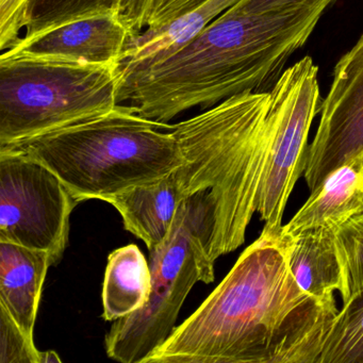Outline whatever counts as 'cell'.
<instances>
[{
    "label": "cell",
    "instance_id": "cell-8",
    "mask_svg": "<svg viewBox=\"0 0 363 363\" xmlns=\"http://www.w3.org/2000/svg\"><path fill=\"white\" fill-rule=\"evenodd\" d=\"M318 69L303 57L284 69L269 91V110L275 123V150L269 182V211L262 231L281 233L289 197L305 172L308 138L320 112Z\"/></svg>",
    "mask_w": 363,
    "mask_h": 363
},
{
    "label": "cell",
    "instance_id": "cell-20",
    "mask_svg": "<svg viewBox=\"0 0 363 363\" xmlns=\"http://www.w3.org/2000/svg\"><path fill=\"white\" fill-rule=\"evenodd\" d=\"M41 352L5 308L0 306V363H40Z\"/></svg>",
    "mask_w": 363,
    "mask_h": 363
},
{
    "label": "cell",
    "instance_id": "cell-9",
    "mask_svg": "<svg viewBox=\"0 0 363 363\" xmlns=\"http://www.w3.org/2000/svg\"><path fill=\"white\" fill-rule=\"evenodd\" d=\"M320 112L303 172L311 192L331 172L363 152V35L335 65Z\"/></svg>",
    "mask_w": 363,
    "mask_h": 363
},
{
    "label": "cell",
    "instance_id": "cell-10",
    "mask_svg": "<svg viewBox=\"0 0 363 363\" xmlns=\"http://www.w3.org/2000/svg\"><path fill=\"white\" fill-rule=\"evenodd\" d=\"M130 37L118 14H101L73 21L29 41L18 40L4 52L118 65Z\"/></svg>",
    "mask_w": 363,
    "mask_h": 363
},
{
    "label": "cell",
    "instance_id": "cell-2",
    "mask_svg": "<svg viewBox=\"0 0 363 363\" xmlns=\"http://www.w3.org/2000/svg\"><path fill=\"white\" fill-rule=\"evenodd\" d=\"M335 0H305L267 12L235 4L164 60L120 78L118 101L167 123L246 92H264L307 43Z\"/></svg>",
    "mask_w": 363,
    "mask_h": 363
},
{
    "label": "cell",
    "instance_id": "cell-17",
    "mask_svg": "<svg viewBox=\"0 0 363 363\" xmlns=\"http://www.w3.org/2000/svg\"><path fill=\"white\" fill-rule=\"evenodd\" d=\"M121 0H28L25 35L29 41L73 21L101 14H118Z\"/></svg>",
    "mask_w": 363,
    "mask_h": 363
},
{
    "label": "cell",
    "instance_id": "cell-22",
    "mask_svg": "<svg viewBox=\"0 0 363 363\" xmlns=\"http://www.w3.org/2000/svg\"><path fill=\"white\" fill-rule=\"evenodd\" d=\"M206 0H155L145 30L155 31L171 24L184 14L205 3Z\"/></svg>",
    "mask_w": 363,
    "mask_h": 363
},
{
    "label": "cell",
    "instance_id": "cell-25",
    "mask_svg": "<svg viewBox=\"0 0 363 363\" xmlns=\"http://www.w3.org/2000/svg\"><path fill=\"white\" fill-rule=\"evenodd\" d=\"M60 356L54 350H48V352H41V359L40 363H52L61 362Z\"/></svg>",
    "mask_w": 363,
    "mask_h": 363
},
{
    "label": "cell",
    "instance_id": "cell-11",
    "mask_svg": "<svg viewBox=\"0 0 363 363\" xmlns=\"http://www.w3.org/2000/svg\"><path fill=\"white\" fill-rule=\"evenodd\" d=\"M363 214V152L331 172L312 191L303 207L282 227L293 237L314 228L337 230L352 218Z\"/></svg>",
    "mask_w": 363,
    "mask_h": 363
},
{
    "label": "cell",
    "instance_id": "cell-18",
    "mask_svg": "<svg viewBox=\"0 0 363 363\" xmlns=\"http://www.w3.org/2000/svg\"><path fill=\"white\" fill-rule=\"evenodd\" d=\"M318 363H363V292L343 303L325 339Z\"/></svg>",
    "mask_w": 363,
    "mask_h": 363
},
{
    "label": "cell",
    "instance_id": "cell-3",
    "mask_svg": "<svg viewBox=\"0 0 363 363\" xmlns=\"http://www.w3.org/2000/svg\"><path fill=\"white\" fill-rule=\"evenodd\" d=\"M269 104V91L242 93L171 125L184 157L177 169L184 197L208 191L211 201L208 258L214 264L245 242L255 213L267 216L275 150Z\"/></svg>",
    "mask_w": 363,
    "mask_h": 363
},
{
    "label": "cell",
    "instance_id": "cell-4",
    "mask_svg": "<svg viewBox=\"0 0 363 363\" xmlns=\"http://www.w3.org/2000/svg\"><path fill=\"white\" fill-rule=\"evenodd\" d=\"M171 125L144 118L131 105L0 150L52 169L79 203L155 182L184 164Z\"/></svg>",
    "mask_w": 363,
    "mask_h": 363
},
{
    "label": "cell",
    "instance_id": "cell-24",
    "mask_svg": "<svg viewBox=\"0 0 363 363\" xmlns=\"http://www.w3.org/2000/svg\"><path fill=\"white\" fill-rule=\"evenodd\" d=\"M305 0H240L238 5L252 12H267L298 5Z\"/></svg>",
    "mask_w": 363,
    "mask_h": 363
},
{
    "label": "cell",
    "instance_id": "cell-7",
    "mask_svg": "<svg viewBox=\"0 0 363 363\" xmlns=\"http://www.w3.org/2000/svg\"><path fill=\"white\" fill-rule=\"evenodd\" d=\"M78 203L43 163L0 150V242L48 252L57 264L67 248L71 214Z\"/></svg>",
    "mask_w": 363,
    "mask_h": 363
},
{
    "label": "cell",
    "instance_id": "cell-6",
    "mask_svg": "<svg viewBox=\"0 0 363 363\" xmlns=\"http://www.w3.org/2000/svg\"><path fill=\"white\" fill-rule=\"evenodd\" d=\"M208 191L180 203L171 230L150 250L152 292L142 309L114 320L105 337L108 357L122 363H144L175 330L176 320L197 282L214 281L208 258L213 229Z\"/></svg>",
    "mask_w": 363,
    "mask_h": 363
},
{
    "label": "cell",
    "instance_id": "cell-12",
    "mask_svg": "<svg viewBox=\"0 0 363 363\" xmlns=\"http://www.w3.org/2000/svg\"><path fill=\"white\" fill-rule=\"evenodd\" d=\"M186 199L177 169L155 182L106 197L121 214L124 227L154 250L169 235L180 203Z\"/></svg>",
    "mask_w": 363,
    "mask_h": 363
},
{
    "label": "cell",
    "instance_id": "cell-5",
    "mask_svg": "<svg viewBox=\"0 0 363 363\" xmlns=\"http://www.w3.org/2000/svg\"><path fill=\"white\" fill-rule=\"evenodd\" d=\"M120 78L118 65L3 52L0 147L113 111Z\"/></svg>",
    "mask_w": 363,
    "mask_h": 363
},
{
    "label": "cell",
    "instance_id": "cell-19",
    "mask_svg": "<svg viewBox=\"0 0 363 363\" xmlns=\"http://www.w3.org/2000/svg\"><path fill=\"white\" fill-rule=\"evenodd\" d=\"M337 252L343 271L342 301L363 292V214L352 218L335 231Z\"/></svg>",
    "mask_w": 363,
    "mask_h": 363
},
{
    "label": "cell",
    "instance_id": "cell-14",
    "mask_svg": "<svg viewBox=\"0 0 363 363\" xmlns=\"http://www.w3.org/2000/svg\"><path fill=\"white\" fill-rule=\"evenodd\" d=\"M240 0H206L193 11L155 31H142L129 39L118 63L120 75L145 69L184 48L203 28Z\"/></svg>",
    "mask_w": 363,
    "mask_h": 363
},
{
    "label": "cell",
    "instance_id": "cell-1",
    "mask_svg": "<svg viewBox=\"0 0 363 363\" xmlns=\"http://www.w3.org/2000/svg\"><path fill=\"white\" fill-rule=\"evenodd\" d=\"M289 239L262 231L144 363H318L339 310L297 284Z\"/></svg>",
    "mask_w": 363,
    "mask_h": 363
},
{
    "label": "cell",
    "instance_id": "cell-15",
    "mask_svg": "<svg viewBox=\"0 0 363 363\" xmlns=\"http://www.w3.org/2000/svg\"><path fill=\"white\" fill-rule=\"evenodd\" d=\"M335 231L314 228L301 231L289 239V267L298 286L323 301H335L333 293L343 290L341 261Z\"/></svg>",
    "mask_w": 363,
    "mask_h": 363
},
{
    "label": "cell",
    "instance_id": "cell-23",
    "mask_svg": "<svg viewBox=\"0 0 363 363\" xmlns=\"http://www.w3.org/2000/svg\"><path fill=\"white\" fill-rule=\"evenodd\" d=\"M154 3L155 0H121L118 16L130 31L131 37L147 26Z\"/></svg>",
    "mask_w": 363,
    "mask_h": 363
},
{
    "label": "cell",
    "instance_id": "cell-13",
    "mask_svg": "<svg viewBox=\"0 0 363 363\" xmlns=\"http://www.w3.org/2000/svg\"><path fill=\"white\" fill-rule=\"evenodd\" d=\"M52 265L48 252L0 242V306L33 339L46 274Z\"/></svg>",
    "mask_w": 363,
    "mask_h": 363
},
{
    "label": "cell",
    "instance_id": "cell-21",
    "mask_svg": "<svg viewBox=\"0 0 363 363\" xmlns=\"http://www.w3.org/2000/svg\"><path fill=\"white\" fill-rule=\"evenodd\" d=\"M28 0H0V50L11 48L21 38L26 25Z\"/></svg>",
    "mask_w": 363,
    "mask_h": 363
},
{
    "label": "cell",
    "instance_id": "cell-16",
    "mask_svg": "<svg viewBox=\"0 0 363 363\" xmlns=\"http://www.w3.org/2000/svg\"><path fill=\"white\" fill-rule=\"evenodd\" d=\"M152 292L150 263L135 244L113 250L108 257L103 286V316L114 322L142 309Z\"/></svg>",
    "mask_w": 363,
    "mask_h": 363
}]
</instances>
